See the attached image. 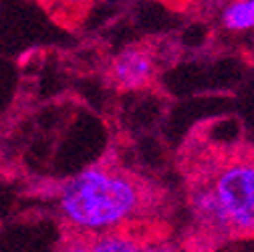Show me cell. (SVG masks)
<instances>
[{
	"label": "cell",
	"mask_w": 254,
	"mask_h": 252,
	"mask_svg": "<svg viewBox=\"0 0 254 252\" xmlns=\"http://www.w3.org/2000/svg\"><path fill=\"white\" fill-rule=\"evenodd\" d=\"M89 248L97 252H133V250H139L141 246L135 244V240L129 236H123L117 232H105L99 238H95V244H91Z\"/></svg>",
	"instance_id": "cell-5"
},
{
	"label": "cell",
	"mask_w": 254,
	"mask_h": 252,
	"mask_svg": "<svg viewBox=\"0 0 254 252\" xmlns=\"http://www.w3.org/2000/svg\"><path fill=\"white\" fill-rule=\"evenodd\" d=\"M222 22L228 30L242 33L254 28V0H234L224 8Z\"/></svg>",
	"instance_id": "cell-4"
},
{
	"label": "cell",
	"mask_w": 254,
	"mask_h": 252,
	"mask_svg": "<svg viewBox=\"0 0 254 252\" xmlns=\"http://www.w3.org/2000/svg\"><path fill=\"white\" fill-rule=\"evenodd\" d=\"M214 194L226 218L228 232L254 234V162H236L222 170Z\"/></svg>",
	"instance_id": "cell-2"
},
{
	"label": "cell",
	"mask_w": 254,
	"mask_h": 252,
	"mask_svg": "<svg viewBox=\"0 0 254 252\" xmlns=\"http://www.w3.org/2000/svg\"><path fill=\"white\" fill-rule=\"evenodd\" d=\"M113 75L117 85L123 89L145 87L153 77V61L145 51L129 49L115 59Z\"/></svg>",
	"instance_id": "cell-3"
},
{
	"label": "cell",
	"mask_w": 254,
	"mask_h": 252,
	"mask_svg": "<svg viewBox=\"0 0 254 252\" xmlns=\"http://www.w3.org/2000/svg\"><path fill=\"white\" fill-rule=\"evenodd\" d=\"M139 208L135 184L107 172L91 168L65 184L61 192V210L71 224L83 230H109L131 218Z\"/></svg>",
	"instance_id": "cell-1"
}]
</instances>
